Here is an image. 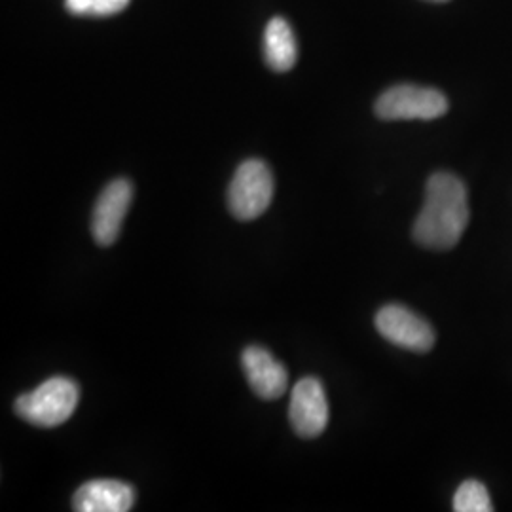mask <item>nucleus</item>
Here are the masks:
<instances>
[{"label":"nucleus","mask_w":512,"mask_h":512,"mask_svg":"<svg viewBox=\"0 0 512 512\" xmlns=\"http://www.w3.org/2000/svg\"><path fill=\"white\" fill-rule=\"evenodd\" d=\"M469 224L467 188L463 181L446 171L429 177L425 202L414 222V239L421 247L448 251L454 249Z\"/></svg>","instance_id":"obj_1"},{"label":"nucleus","mask_w":512,"mask_h":512,"mask_svg":"<svg viewBox=\"0 0 512 512\" xmlns=\"http://www.w3.org/2000/svg\"><path fill=\"white\" fill-rule=\"evenodd\" d=\"M78 401V384L71 378L55 376L38 385L31 393L19 395L14 403V410L21 420L35 427L54 429L71 420Z\"/></svg>","instance_id":"obj_2"},{"label":"nucleus","mask_w":512,"mask_h":512,"mask_svg":"<svg viewBox=\"0 0 512 512\" xmlns=\"http://www.w3.org/2000/svg\"><path fill=\"white\" fill-rule=\"evenodd\" d=\"M274 198V175L262 160L239 165L228 186V209L238 220H255L266 213Z\"/></svg>","instance_id":"obj_3"},{"label":"nucleus","mask_w":512,"mask_h":512,"mask_svg":"<svg viewBox=\"0 0 512 512\" xmlns=\"http://www.w3.org/2000/svg\"><path fill=\"white\" fill-rule=\"evenodd\" d=\"M376 114L382 120H435L448 112V99L433 88L401 84L385 90L376 101Z\"/></svg>","instance_id":"obj_4"},{"label":"nucleus","mask_w":512,"mask_h":512,"mask_svg":"<svg viewBox=\"0 0 512 512\" xmlns=\"http://www.w3.org/2000/svg\"><path fill=\"white\" fill-rule=\"evenodd\" d=\"M376 329L387 342L414 353H427L437 342L433 327L399 304H389L376 313Z\"/></svg>","instance_id":"obj_5"},{"label":"nucleus","mask_w":512,"mask_h":512,"mask_svg":"<svg viewBox=\"0 0 512 512\" xmlns=\"http://www.w3.org/2000/svg\"><path fill=\"white\" fill-rule=\"evenodd\" d=\"M289 420L302 439L319 437L329 425V401L317 378H302L294 385L289 404Z\"/></svg>","instance_id":"obj_6"},{"label":"nucleus","mask_w":512,"mask_h":512,"mask_svg":"<svg viewBox=\"0 0 512 512\" xmlns=\"http://www.w3.org/2000/svg\"><path fill=\"white\" fill-rule=\"evenodd\" d=\"M133 202V184L128 179H114L97 198L92 213V236L97 245L110 247L122 232Z\"/></svg>","instance_id":"obj_7"},{"label":"nucleus","mask_w":512,"mask_h":512,"mask_svg":"<svg viewBox=\"0 0 512 512\" xmlns=\"http://www.w3.org/2000/svg\"><path fill=\"white\" fill-rule=\"evenodd\" d=\"M241 366L256 397L264 401H275L285 395L289 387V372L268 349L260 346L243 349Z\"/></svg>","instance_id":"obj_8"},{"label":"nucleus","mask_w":512,"mask_h":512,"mask_svg":"<svg viewBox=\"0 0 512 512\" xmlns=\"http://www.w3.org/2000/svg\"><path fill=\"white\" fill-rule=\"evenodd\" d=\"M135 503V490L120 480L99 478L82 484L73 495L78 512H128Z\"/></svg>","instance_id":"obj_9"},{"label":"nucleus","mask_w":512,"mask_h":512,"mask_svg":"<svg viewBox=\"0 0 512 512\" xmlns=\"http://www.w3.org/2000/svg\"><path fill=\"white\" fill-rule=\"evenodd\" d=\"M264 57L266 63L277 73H287L293 69L298 57V48L293 29L285 19L274 18L266 25Z\"/></svg>","instance_id":"obj_10"},{"label":"nucleus","mask_w":512,"mask_h":512,"mask_svg":"<svg viewBox=\"0 0 512 512\" xmlns=\"http://www.w3.org/2000/svg\"><path fill=\"white\" fill-rule=\"evenodd\" d=\"M456 512H492L494 505L486 486L478 480H465L454 495Z\"/></svg>","instance_id":"obj_11"},{"label":"nucleus","mask_w":512,"mask_h":512,"mask_svg":"<svg viewBox=\"0 0 512 512\" xmlns=\"http://www.w3.org/2000/svg\"><path fill=\"white\" fill-rule=\"evenodd\" d=\"M128 4L129 0H65V6L71 14L92 18L114 16L122 12Z\"/></svg>","instance_id":"obj_12"},{"label":"nucleus","mask_w":512,"mask_h":512,"mask_svg":"<svg viewBox=\"0 0 512 512\" xmlns=\"http://www.w3.org/2000/svg\"><path fill=\"white\" fill-rule=\"evenodd\" d=\"M431 2H448V0H431Z\"/></svg>","instance_id":"obj_13"}]
</instances>
